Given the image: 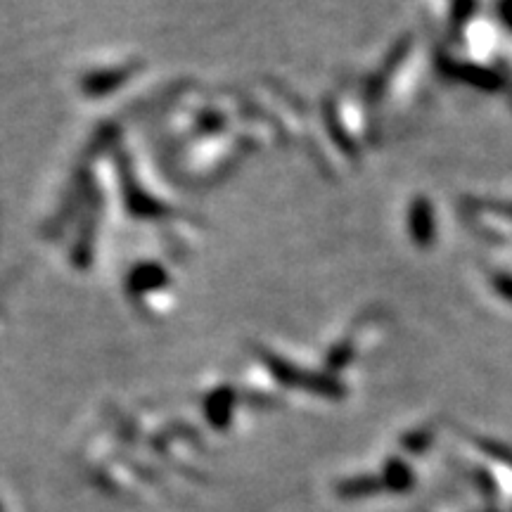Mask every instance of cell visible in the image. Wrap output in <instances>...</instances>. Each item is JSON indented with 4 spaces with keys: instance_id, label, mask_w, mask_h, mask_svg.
Masks as SVG:
<instances>
[{
    "instance_id": "obj_1",
    "label": "cell",
    "mask_w": 512,
    "mask_h": 512,
    "mask_svg": "<svg viewBox=\"0 0 512 512\" xmlns=\"http://www.w3.org/2000/svg\"><path fill=\"white\" fill-rule=\"evenodd\" d=\"M501 290L512 297V280H501Z\"/></svg>"
},
{
    "instance_id": "obj_2",
    "label": "cell",
    "mask_w": 512,
    "mask_h": 512,
    "mask_svg": "<svg viewBox=\"0 0 512 512\" xmlns=\"http://www.w3.org/2000/svg\"><path fill=\"white\" fill-rule=\"evenodd\" d=\"M0 512H5V510H3V505H0Z\"/></svg>"
}]
</instances>
